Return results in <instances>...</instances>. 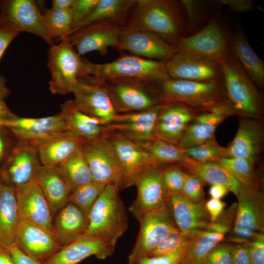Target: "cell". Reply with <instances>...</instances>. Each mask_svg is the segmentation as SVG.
Instances as JSON below:
<instances>
[{"mask_svg": "<svg viewBox=\"0 0 264 264\" xmlns=\"http://www.w3.org/2000/svg\"><path fill=\"white\" fill-rule=\"evenodd\" d=\"M171 78L198 82H223L221 64L213 60L177 52L165 63Z\"/></svg>", "mask_w": 264, "mask_h": 264, "instance_id": "20", "label": "cell"}, {"mask_svg": "<svg viewBox=\"0 0 264 264\" xmlns=\"http://www.w3.org/2000/svg\"><path fill=\"white\" fill-rule=\"evenodd\" d=\"M136 1L99 0L96 7L72 29L69 34L95 22H111L124 26L128 14Z\"/></svg>", "mask_w": 264, "mask_h": 264, "instance_id": "36", "label": "cell"}, {"mask_svg": "<svg viewBox=\"0 0 264 264\" xmlns=\"http://www.w3.org/2000/svg\"><path fill=\"white\" fill-rule=\"evenodd\" d=\"M221 5L228 6L229 8L236 12H244L251 10L254 5V1L251 0H219Z\"/></svg>", "mask_w": 264, "mask_h": 264, "instance_id": "55", "label": "cell"}, {"mask_svg": "<svg viewBox=\"0 0 264 264\" xmlns=\"http://www.w3.org/2000/svg\"><path fill=\"white\" fill-rule=\"evenodd\" d=\"M0 264H15L7 249H0Z\"/></svg>", "mask_w": 264, "mask_h": 264, "instance_id": "61", "label": "cell"}, {"mask_svg": "<svg viewBox=\"0 0 264 264\" xmlns=\"http://www.w3.org/2000/svg\"><path fill=\"white\" fill-rule=\"evenodd\" d=\"M106 137L111 145L120 163L126 187L134 185L137 177L146 168L160 165L144 149L118 132L107 129Z\"/></svg>", "mask_w": 264, "mask_h": 264, "instance_id": "23", "label": "cell"}, {"mask_svg": "<svg viewBox=\"0 0 264 264\" xmlns=\"http://www.w3.org/2000/svg\"><path fill=\"white\" fill-rule=\"evenodd\" d=\"M154 85L160 104L181 103L200 111L227 100L223 82H198L170 78Z\"/></svg>", "mask_w": 264, "mask_h": 264, "instance_id": "5", "label": "cell"}, {"mask_svg": "<svg viewBox=\"0 0 264 264\" xmlns=\"http://www.w3.org/2000/svg\"><path fill=\"white\" fill-rule=\"evenodd\" d=\"M138 221L139 232L127 264L146 257L167 236L179 230L167 205L148 213Z\"/></svg>", "mask_w": 264, "mask_h": 264, "instance_id": "11", "label": "cell"}, {"mask_svg": "<svg viewBox=\"0 0 264 264\" xmlns=\"http://www.w3.org/2000/svg\"><path fill=\"white\" fill-rule=\"evenodd\" d=\"M187 18V36L194 34L208 22L215 9L222 5L218 0H180Z\"/></svg>", "mask_w": 264, "mask_h": 264, "instance_id": "40", "label": "cell"}, {"mask_svg": "<svg viewBox=\"0 0 264 264\" xmlns=\"http://www.w3.org/2000/svg\"><path fill=\"white\" fill-rule=\"evenodd\" d=\"M41 165L37 148L17 141L0 169V181L13 187L35 181Z\"/></svg>", "mask_w": 264, "mask_h": 264, "instance_id": "15", "label": "cell"}, {"mask_svg": "<svg viewBox=\"0 0 264 264\" xmlns=\"http://www.w3.org/2000/svg\"><path fill=\"white\" fill-rule=\"evenodd\" d=\"M19 33L0 29V59L8 46Z\"/></svg>", "mask_w": 264, "mask_h": 264, "instance_id": "58", "label": "cell"}, {"mask_svg": "<svg viewBox=\"0 0 264 264\" xmlns=\"http://www.w3.org/2000/svg\"><path fill=\"white\" fill-rule=\"evenodd\" d=\"M72 93L74 105L79 110L106 125L111 123L118 114L103 82L79 77Z\"/></svg>", "mask_w": 264, "mask_h": 264, "instance_id": "13", "label": "cell"}, {"mask_svg": "<svg viewBox=\"0 0 264 264\" xmlns=\"http://www.w3.org/2000/svg\"><path fill=\"white\" fill-rule=\"evenodd\" d=\"M142 148L161 166L175 164L183 167L198 164L187 155L183 148L156 138Z\"/></svg>", "mask_w": 264, "mask_h": 264, "instance_id": "39", "label": "cell"}, {"mask_svg": "<svg viewBox=\"0 0 264 264\" xmlns=\"http://www.w3.org/2000/svg\"><path fill=\"white\" fill-rule=\"evenodd\" d=\"M203 182L197 176L186 173L181 194L194 202L202 200Z\"/></svg>", "mask_w": 264, "mask_h": 264, "instance_id": "48", "label": "cell"}, {"mask_svg": "<svg viewBox=\"0 0 264 264\" xmlns=\"http://www.w3.org/2000/svg\"><path fill=\"white\" fill-rule=\"evenodd\" d=\"M16 140L37 146L59 134L66 132L61 112L43 118H24L16 115L3 125Z\"/></svg>", "mask_w": 264, "mask_h": 264, "instance_id": "18", "label": "cell"}, {"mask_svg": "<svg viewBox=\"0 0 264 264\" xmlns=\"http://www.w3.org/2000/svg\"><path fill=\"white\" fill-rule=\"evenodd\" d=\"M103 82L118 113L144 110L160 104L154 84L124 78Z\"/></svg>", "mask_w": 264, "mask_h": 264, "instance_id": "8", "label": "cell"}, {"mask_svg": "<svg viewBox=\"0 0 264 264\" xmlns=\"http://www.w3.org/2000/svg\"><path fill=\"white\" fill-rule=\"evenodd\" d=\"M75 0H53L52 8L61 10L71 9Z\"/></svg>", "mask_w": 264, "mask_h": 264, "instance_id": "60", "label": "cell"}, {"mask_svg": "<svg viewBox=\"0 0 264 264\" xmlns=\"http://www.w3.org/2000/svg\"><path fill=\"white\" fill-rule=\"evenodd\" d=\"M0 30L28 32L43 38L50 47L55 45L47 35L42 13L35 1L0 0Z\"/></svg>", "mask_w": 264, "mask_h": 264, "instance_id": "9", "label": "cell"}, {"mask_svg": "<svg viewBox=\"0 0 264 264\" xmlns=\"http://www.w3.org/2000/svg\"><path fill=\"white\" fill-rule=\"evenodd\" d=\"M203 200L194 202L181 194L168 197V206L179 230L191 231L205 229L210 222Z\"/></svg>", "mask_w": 264, "mask_h": 264, "instance_id": "29", "label": "cell"}, {"mask_svg": "<svg viewBox=\"0 0 264 264\" xmlns=\"http://www.w3.org/2000/svg\"><path fill=\"white\" fill-rule=\"evenodd\" d=\"M221 66L227 100L235 114L261 119L264 111L263 96L239 62L230 53Z\"/></svg>", "mask_w": 264, "mask_h": 264, "instance_id": "3", "label": "cell"}, {"mask_svg": "<svg viewBox=\"0 0 264 264\" xmlns=\"http://www.w3.org/2000/svg\"><path fill=\"white\" fill-rule=\"evenodd\" d=\"M216 162L242 183L258 186L255 170L256 161L241 157H224Z\"/></svg>", "mask_w": 264, "mask_h": 264, "instance_id": "42", "label": "cell"}, {"mask_svg": "<svg viewBox=\"0 0 264 264\" xmlns=\"http://www.w3.org/2000/svg\"><path fill=\"white\" fill-rule=\"evenodd\" d=\"M237 203H233L204 230H200L180 264H199L213 247L225 239L232 230L236 214Z\"/></svg>", "mask_w": 264, "mask_h": 264, "instance_id": "19", "label": "cell"}, {"mask_svg": "<svg viewBox=\"0 0 264 264\" xmlns=\"http://www.w3.org/2000/svg\"><path fill=\"white\" fill-rule=\"evenodd\" d=\"M160 105L154 127L155 138L177 145L199 111L181 103Z\"/></svg>", "mask_w": 264, "mask_h": 264, "instance_id": "22", "label": "cell"}, {"mask_svg": "<svg viewBox=\"0 0 264 264\" xmlns=\"http://www.w3.org/2000/svg\"><path fill=\"white\" fill-rule=\"evenodd\" d=\"M237 198L235 220L226 240L236 244L247 243L264 233V196L258 186L245 185Z\"/></svg>", "mask_w": 264, "mask_h": 264, "instance_id": "6", "label": "cell"}, {"mask_svg": "<svg viewBox=\"0 0 264 264\" xmlns=\"http://www.w3.org/2000/svg\"><path fill=\"white\" fill-rule=\"evenodd\" d=\"M229 34L215 18L200 30L178 40L174 45L178 52L207 58L220 64L230 56Z\"/></svg>", "mask_w": 264, "mask_h": 264, "instance_id": "7", "label": "cell"}, {"mask_svg": "<svg viewBox=\"0 0 264 264\" xmlns=\"http://www.w3.org/2000/svg\"><path fill=\"white\" fill-rule=\"evenodd\" d=\"M120 50L148 59L166 62L178 51L175 46L149 32L124 25L119 34Z\"/></svg>", "mask_w": 264, "mask_h": 264, "instance_id": "16", "label": "cell"}, {"mask_svg": "<svg viewBox=\"0 0 264 264\" xmlns=\"http://www.w3.org/2000/svg\"><path fill=\"white\" fill-rule=\"evenodd\" d=\"M82 150L93 181L106 185H114L119 191L126 188L121 165L106 136L94 141L87 142Z\"/></svg>", "mask_w": 264, "mask_h": 264, "instance_id": "12", "label": "cell"}, {"mask_svg": "<svg viewBox=\"0 0 264 264\" xmlns=\"http://www.w3.org/2000/svg\"><path fill=\"white\" fill-rule=\"evenodd\" d=\"M47 66L51 74L49 89L53 94L72 92L78 78L82 58L66 39L50 47Z\"/></svg>", "mask_w": 264, "mask_h": 264, "instance_id": "10", "label": "cell"}, {"mask_svg": "<svg viewBox=\"0 0 264 264\" xmlns=\"http://www.w3.org/2000/svg\"><path fill=\"white\" fill-rule=\"evenodd\" d=\"M259 119L239 117L236 134L227 147L228 157H241L256 161L262 151L264 131Z\"/></svg>", "mask_w": 264, "mask_h": 264, "instance_id": "28", "label": "cell"}, {"mask_svg": "<svg viewBox=\"0 0 264 264\" xmlns=\"http://www.w3.org/2000/svg\"><path fill=\"white\" fill-rule=\"evenodd\" d=\"M14 188L20 220L38 226L53 234V217L39 185L33 181Z\"/></svg>", "mask_w": 264, "mask_h": 264, "instance_id": "24", "label": "cell"}, {"mask_svg": "<svg viewBox=\"0 0 264 264\" xmlns=\"http://www.w3.org/2000/svg\"><path fill=\"white\" fill-rule=\"evenodd\" d=\"M115 246L102 236H83L62 247L43 264H77L94 255L103 260L112 255Z\"/></svg>", "mask_w": 264, "mask_h": 264, "instance_id": "26", "label": "cell"}, {"mask_svg": "<svg viewBox=\"0 0 264 264\" xmlns=\"http://www.w3.org/2000/svg\"><path fill=\"white\" fill-rule=\"evenodd\" d=\"M205 206L210 216V221H213L221 214L226 204L220 199L211 198L205 203Z\"/></svg>", "mask_w": 264, "mask_h": 264, "instance_id": "56", "label": "cell"}, {"mask_svg": "<svg viewBox=\"0 0 264 264\" xmlns=\"http://www.w3.org/2000/svg\"><path fill=\"white\" fill-rule=\"evenodd\" d=\"M230 53L241 64L255 85L262 88L264 85V63L257 55L244 33L237 30L230 36Z\"/></svg>", "mask_w": 264, "mask_h": 264, "instance_id": "35", "label": "cell"}, {"mask_svg": "<svg viewBox=\"0 0 264 264\" xmlns=\"http://www.w3.org/2000/svg\"><path fill=\"white\" fill-rule=\"evenodd\" d=\"M82 147L66 160L57 166L61 176L71 192L93 181Z\"/></svg>", "mask_w": 264, "mask_h": 264, "instance_id": "38", "label": "cell"}, {"mask_svg": "<svg viewBox=\"0 0 264 264\" xmlns=\"http://www.w3.org/2000/svg\"><path fill=\"white\" fill-rule=\"evenodd\" d=\"M235 115L227 100L199 111L177 146L186 149L200 145L215 136L219 125L228 117Z\"/></svg>", "mask_w": 264, "mask_h": 264, "instance_id": "25", "label": "cell"}, {"mask_svg": "<svg viewBox=\"0 0 264 264\" xmlns=\"http://www.w3.org/2000/svg\"><path fill=\"white\" fill-rule=\"evenodd\" d=\"M251 264H264V234L260 233L247 243Z\"/></svg>", "mask_w": 264, "mask_h": 264, "instance_id": "51", "label": "cell"}, {"mask_svg": "<svg viewBox=\"0 0 264 264\" xmlns=\"http://www.w3.org/2000/svg\"><path fill=\"white\" fill-rule=\"evenodd\" d=\"M42 20L48 36L53 42L62 40L70 34L73 27L71 10L45 9Z\"/></svg>", "mask_w": 264, "mask_h": 264, "instance_id": "41", "label": "cell"}, {"mask_svg": "<svg viewBox=\"0 0 264 264\" xmlns=\"http://www.w3.org/2000/svg\"><path fill=\"white\" fill-rule=\"evenodd\" d=\"M15 264H43L41 262L24 254L16 245L8 249Z\"/></svg>", "mask_w": 264, "mask_h": 264, "instance_id": "57", "label": "cell"}, {"mask_svg": "<svg viewBox=\"0 0 264 264\" xmlns=\"http://www.w3.org/2000/svg\"><path fill=\"white\" fill-rule=\"evenodd\" d=\"M35 182L41 187L52 217L68 202L71 191L61 176L57 166L42 165Z\"/></svg>", "mask_w": 264, "mask_h": 264, "instance_id": "32", "label": "cell"}, {"mask_svg": "<svg viewBox=\"0 0 264 264\" xmlns=\"http://www.w3.org/2000/svg\"><path fill=\"white\" fill-rule=\"evenodd\" d=\"M187 155L198 164L216 162L228 157V149L220 146L213 137L206 142L191 148L184 149Z\"/></svg>", "mask_w": 264, "mask_h": 264, "instance_id": "44", "label": "cell"}, {"mask_svg": "<svg viewBox=\"0 0 264 264\" xmlns=\"http://www.w3.org/2000/svg\"><path fill=\"white\" fill-rule=\"evenodd\" d=\"M232 264H251L246 243L232 245Z\"/></svg>", "mask_w": 264, "mask_h": 264, "instance_id": "54", "label": "cell"}, {"mask_svg": "<svg viewBox=\"0 0 264 264\" xmlns=\"http://www.w3.org/2000/svg\"><path fill=\"white\" fill-rule=\"evenodd\" d=\"M125 25L155 34L173 44L187 36V18L180 0H136Z\"/></svg>", "mask_w": 264, "mask_h": 264, "instance_id": "1", "label": "cell"}, {"mask_svg": "<svg viewBox=\"0 0 264 264\" xmlns=\"http://www.w3.org/2000/svg\"><path fill=\"white\" fill-rule=\"evenodd\" d=\"M194 239L170 253L158 256L145 257L133 264H180Z\"/></svg>", "mask_w": 264, "mask_h": 264, "instance_id": "47", "label": "cell"}, {"mask_svg": "<svg viewBox=\"0 0 264 264\" xmlns=\"http://www.w3.org/2000/svg\"><path fill=\"white\" fill-rule=\"evenodd\" d=\"M165 63L125 54L104 64H95L82 58L78 78L87 77L101 82L124 78L157 83L170 78Z\"/></svg>", "mask_w": 264, "mask_h": 264, "instance_id": "2", "label": "cell"}, {"mask_svg": "<svg viewBox=\"0 0 264 264\" xmlns=\"http://www.w3.org/2000/svg\"><path fill=\"white\" fill-rule=\"evenodd\" d=\"M163 166L146 168L135 181L137 194L129 211L138 221L148 213L167 205L169 196L163 181Z\"/></svg>", "mask_w": 264, "mask_h": 264, "instance_id": "14", "label": "cell"}, {"mask_svg": "<svg viewBox=\"0 0 264 264\" xmlns=\"http://www.w3.org/2000/svg\"><path fill=\"white\" fill-rule=\"evenodd\" d=\"M99 1V0H75L71 9L73 20L72 29L91 12Z\"/></svg>", "mask_w": 264, "mask_h": 264, "instance_id": "50", "label": "cell"}, {"mask_svg": "<svg viewBox=\"0 0 264 264\" xmlns=\"http://www.w3.org/2000/svg\"><path fill=\"white\" fill-rule=\"evenodd\" d=\"M61 109L66 132L79 136L87 142L94 141L106 136V125L79 110L73 100L64 102L61 105Z\"/></svg>", "mask_w": 264, "mask_h": 264, "instance_id": "31", "label": "cell"}, {"mask_svg": "<svg viewBox=\"0 0 264 264\" xmlns=\"http://www.w3.org/2000/svg\"><path fill=\"white\" fill-rule=\"evenodd\" d=\"M232 245L219 243L205 255L201 264H232Z\"/></svg>", "mask_w": 264, "mask_h": 264, "instance_id": "49", "label": "cell"}, {"mask_svg": "<svg viewBox=\"0 0 264 264\" xmlns=\"http://www.w3.org/2000/svg\"><path fill=\"white\" fill-rule=\"evenodd\" d=\"M200 230L181 231L177 230L167 236L146 257H154L170 253L192 241Z\"/></svg>", "mask_w": 264, "mask_h": 264, "instance_id": "45", "label": "cell"}, {"mask_svg": "<svg viewBox=\"0 0 264 264\" xmlns=\"http://www.w3.org/2000/svg\"><path fill=\"white\" fill-rule=\"evenodd\" d=\"M87 141L70 132L59 134L36 146L42 165L58 166Z\"/></svg>", "mask_w": 264, "mask_h": 264, "instance_id": "34", "label": "cell"}, {"mask_svg": "<svg viewBox=\"0 0 264 264\" xmlns=\"http://www.w3.org/2000/svg\"><path fill=\"white\" fill-rule=\"evenodd\" d=\"M162 174L168 196L180 194L186 172L178 165L170 164L163 166Z\"/></svg>", "mask_w": 264, "mask_h": 264, "instance_id": "46", "label": "cell"}, {"mask_svg": "<svg viewBox=\"0 0 264 264\" xmlns=\"http://www.w3.org/2000/svg\"><path fill=\"white\" fill-rule=\"evenodd\" d=\"M16 246L24 254L42 263L62 247L51 233L22 220L20 221Z\"/></svg>", "mask_w": 264, "mask_h": 264, "instance_id": "27", "label": "cell"}, {"mask_svg": "<svg viewBox=\"0 0 264 264\" xmlns=\"http://www.w3.org/2000/svg\"><path fill=\"white\" fill-rule=\"evenodd\" d=\"M122 26L111 22H95L72 32L64 39L76 47L80 56L93 51L104 56L110 46L120 49L119 38Z\"/></svg>", "mask_w": 264, "mask_h": 264, "instance_id": "17", "label": "cell"}, {"mask_svg": "<svg viewBox=\"0 0 264 264\" xmlns=\"http://www.w3.org/2000/svg\"><path fill=\"white\" fill-rule=\"evenodd\" d=\"M119 191L114 185H106L89 213L88 227L84 236H102L116 246L129 226Z\"/></svg>", "mask_w": 264, "mask_h": 264, "instance_id": "4", "label": "cell"}, {"mask_svg": "<svg viewBox=\"0 0 264 264\" xmlns=\"http://www.w3.org/2000/svg\"><path fill=\"white\" fill-rule=\"evenodd\" d=\"M228 192L229 190L225 186L220 184H214L211 185L209 190V194L212 198L220 199Z\"/></svg>", "mask_w": 264, "mask_h": 264, "instance_id": "59", "label": "cell"}, {"mask_svg": "<svg viewBox=\"0 0 264 264\" xmlns=\"http://www.w3.org/2000/svg\"><path fill=\"white\" fill-rule=\"evenodd\" d=\"M183 168L198 176L204 183L225 186L237 197L246 185L240 182L217 162H208Z\"/></svg>", "mask_w": 264, "mask_h": 264, "instance_id": "37", "label": "cell"}, {"mask_svg": "<svg viewBox=\"0 0 264 264\" xmlns=\"http://www.w3.org/2000/svg\"><path fill=\"white\" fill-rule=\"evenodd\" d=\"M161 105L144 110L118 113L107 129L143 147L155 139L154 131Z\"/></svg>", "mask_w": 264, "mask_h": 264, "instance_id": "21", "label": "cell"}, {"mask_svg": "<svg viewBox=\"0 0 264 264\" xmlns=\"http://www.w3.org/2000/svg\"></svg>", "mask_w": 264, "mask_h": 264, "instance_id": "63", "label": "cell"}, {"mask_svg": "<svg viewBox=\"0 0 264 264\" xmlns=\"http://www.w3.org/2000/svg\"><path fill=\"white\" fill-rule=\"evenodd\" d=\"M9 93L10 90L6 86L5 79L0 75V127L3 126L6 122L17 115L10 110L4 101V99Z\"/></svg>", "mask_w": 264, "mask_h": 264, "instance_id": "53", "label": "cell"}, {"mask_svg": "<svg viewBox=\"0 0 264 264\" xmlns=\"http://www.w3.org/2000/svg\"><path fill=\"white\" fill-rule=\"evenodd\" d=\"M20 221L15 188L0 181V242L6 249L16 245Z\"/></svg>", "mask_w": 264, "mask_h": 264, "instance_id": "33", "label": "cell"}, {"mask_svg": "<svg viewBox=\"0 0 264 264\" xmlns=\"http://www.w3.org/2000/svg\"><path fill=\"white\" fill-rule=\"evenodd\" d=\"M106 186L104 184L92 181L71 192L68 202L76 205L88 217L92 207Z\"/></svg>", "mask_w": 264, "mask_h": 264, "instance_id": "43", "label": "cell"}, {"mask_svg": "<svg viewBox=\"0 0 264 264\" xmlns=\"http://www.w3.org/2000/svg\"><path fill=\"white\" fill-rule=\"evenodd\" d=\"M17 140L6 127H0V169L5 162Z\"/></svg>", "mask_w": 264, "mask_h": 264, "instance_id": "52", "label": "cell"}, {"mask_svg": "<svg viewBox=\"0 0 264 264\" xmlns=\"http://www.w3.org/2000/svg\"><path fill=\"white\" fill-rule=\"evenodd\" d=\"M88 218L68 202L55 216L52 232L62 247L83 237L88 227Z\"/></svg>", "mask_w": 264, "mask_h": 264, "instance_id": "30", "label": "cell"}, {"mask_svg": "<svg viewBox=\"0 0 264 264\" xmlns=\"http://www.w3.org/2000/svg\"><path fill=\"white\" fill-rule=\"evenodd\" d=\"M3 248H4V247L2 245V244L0 242V249Z\"/></svg>", "mask_w": 264, "mask_h": 264, "instance_id": "62", "label": "cell"}]
</instances>
